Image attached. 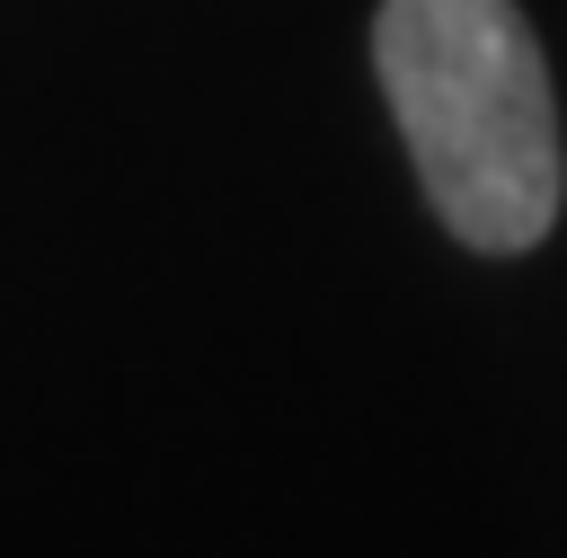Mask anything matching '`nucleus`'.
<instances>
[{
	"label": "nucleus",
	"mask_w": 567,
	"mask_h": 558,
	"mask_svg": "<svg viewBox=\"0 0 567 558\" xmlns=\"http://www.w3.org/2000/svg\"><path fill=\"white\" fill-rule=\"evenodd\" d=\"M372 71L416 159V186L461 248L523 257L558 230L567 204L558 89L514 0H381Z\"/></svg>",
	"instance_id": "nucleus-1"
}]
</instances>
